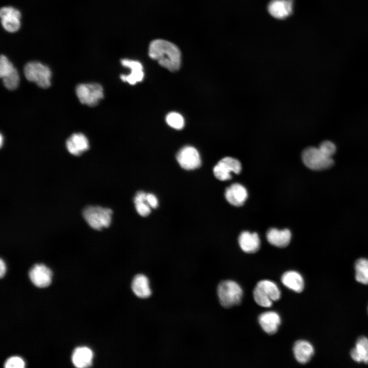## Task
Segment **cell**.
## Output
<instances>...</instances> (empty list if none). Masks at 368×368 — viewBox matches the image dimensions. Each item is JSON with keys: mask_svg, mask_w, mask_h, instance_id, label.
Here are the masks:
<instances>
[{"mask_svg": "<svg viewBox=\"0 0 368 368\" xmlns=\"http://www.w3.org/2000/svg\"><path fill=\"white\" fill-rule=\"evenodd\" d=\"M256 303L263 307H270L273 301L281 297V291L277 284L267 280L259 281L256 286L254 292Z\"/></svg>", "mask_w": 368, "mask_h": 368, "instance_id": "2", "label": "cell"}, {"mask_svg": "<svg viewBox=\"0 0 368 368\" xmlns=\"http://www.w3.org/2000/svg\"><path fill=\"white\" fill-rule=\"evenodd\" d=\"M76 93L80 102L88 106H96L104 97L102 86L96 83L80 84L76 86Z\"/></svg>", "mask_w": 368, "mask_h": 368, "instance_id": "7", "label": "cell"}, {"mask_svg": "<svg viewBox=\"0 0 368 368\" xmlns=\"http://www.w3.org/2000/svg\"><path fill=\"white\" fill-rule=\"evenodd\" d=\"M282 283L289 289L297 293L304 288V279L300 273L295 271H288L282 276Z\"/></svg>", "mask_w": 368, "mask_h": 368, "instance_id": "23", "label": "cell"}, {"mask_svg": "<svg viewBox=\"0 0 368 368\" xmlns=\"http://www.w3.org/2000/svg\"><path fill=\"white\" fill-rule=\"evenodd\" d=\"M176 160L179 166L186 170H195L201 165L198 151L190 146H185L179 150L176 154Z\"/></svg>", "mask_w": 368, "mask_h": 368, "instance_id": "10", "label": "cell"}, {"mask_svg": "<svg viewBox=\"0 0 368 368\" xmlns=\"http://www.w3.org/2000/svg\"><path fill=\"white\" fill-rule=\"evenodd\" d=\"M121 62L122 65L129 68L131 71L129 75L120 76V78L123 81L134 85L143 80L144 73L141 62L128 59H122Z\"/></svg>", "mask_w": 368, "mask_h": 368, "instance_id": "13", "label": "cell"}, {"mask_svg": "<svg viewBox=\"0 0 368 368\" xmlns=\"http://www.w3.org/2000/svg\"><path fill=\"white\" fill-rule=\"evenodd\" d=\"M66 147L72 154L79 156L89 149L87 137L81 133L73 134L66 141Z\"/></svg>", "mask_w": 368, "mask_h": 368, "instance_id": "14", "label": "cell"}, {"mask_svg": "<svg viewBox=\"0 0 368 368\" xmlns=\"http://www.w3.org/2000/svg\"><path fill=\"white\" fill-rule=\"evenodd\" d=\"M293 0H272L268 6L270 14L278 19H283L292 12Z\"/></svg>", "mask_w": 368, "mask_h": 368, "instance_id": "17", "label": "cell"}, {"mask_svg": "<svg viewBox=\"0 0 368 368\" xmlns=\"http://www.w3.org/2000/svg\"><path fill=\"white\" fill-rule=\"evenodd\" d=\"M3 138L2 134H1V137H0V141H0V145H1V147H2V144H3Z\"/></svg>", "mask_w": 368, "mask_h": 368, "instance_id": "32", "label": "cell"}, {"mask_svg": "<svg viewBox=\"0 0 368 368\" xmlns=\"http://www.w3.org/2000/svg\"><path fill=\"white\" fill-rule=\"evenodd\" d=\"M146 200L147 202L151 208L155 209L158 206V199L154 194L152 193H147Z\"/></svg>", "mask_w": 368, "mask_h": 368, "instance_id": "30", "label": "cell"}, {"mask_svg": "<svg viewBox=\"0 0 368 368\" xmlns=\"http://www.w3.org/2000/svg\"><path fill=\"white\" fill-rule=\"evenodd\" d=\"M147 194L144 191L137 192L133 199L135 209L137 213L142 217H146L151 213V207L147 202Z\"/></svg>", "mask_w": 368, "mask_h": 368, "instance_id": "25", "label": "cell"}, {"mask_svg": "<svg viewBox=\"0 0 368 368\" xmlns=\"http://www.w3.org/2000/svg\"><path fill=\"white\" fill-rule=\"evenodd\" d=\"M0 77L8 89L14 90L18 86L20 80L18 73L11 62L4 55L0 57Z\"/></svg>", "mask_w": 368, "mask_h": 368, "instance_id": "8", "label": "cell"}, {"mask_svg": "<svg viewBox=\"0 0 368 368\" xmlns=\"http://www.w3.org/2000/svg\"><path fill=\"white\" fill-rule=\"evenodd\" d=\"M350 354L355 361L368 364V338L364 336L359 337Z\"/></svg>", "mask_w": 368, "mask_h": 368, "instance_id": "24", "label": "cell"}, {"mask_svg": "<svg viewBox=\"0 0 368 368\" xmlns=\"http://www.w3.org/2000/svg\"><path fill=\"white\" fill-rule=\"evenodd\" d=\"M318 148L327 155L332 157L336 152V146L331 142L325 141L323 142Z\"/></svg>", "mask_w": 368, "mask_h": 368, "instance_id": "28", "label": "cell"}, {"mask_svg": "<svg viewBox=\"0 0 368 368\" xmlns=\"http://www.w3.org/2000/svg\"><path fill=\"white\" fill-rule=\"evenodd\" d=\"M166 121L171 127L180 130L184 127L185 120L183 117L176 112H171L166 117Z\"/></svg>", "mask_w": 368, "mask_h": 368, "instance_id": "27", "label": "cell"}, {"mask_svg": "<svg viewBox=\"0 0 368 368\" xmlns=\"http://www.w3.org/2000/svg\"><path fill=\"white\" fill-rule=\"evenodd\" d=\"M302 157L305 166L313 170L327 169L334 164L333 158L327 155L318 147L306 148L303 151Z\"/></svg>", "mask_w": 368, "mask_h": 368, "instance_id": "6", "label": "cell"}, {"mask_svg": "<svg viewBox=\"0 0 368 368\" xmlns=\"http://www.w3.org/2000/svg\"><path fill=\"white\" fill-rule=\"evenodd\" d=\"M131 288L135 295L140 298H147L151 294L149 281L143 274H138L134 277L131 283Z\"/></svg>", "mask_w": 368, "mask_h": 368, "instance_id": "21", "label": "cell"}, {"mask_svg": "<svg viewBox=\"0 0 368 368\" xmlns=\"http://www.w3.org/2000/svg\"><path fill=\"white\" fill-rule=\"evenodd\" d=\"M112 214L110 209L100 206H87L82 213L83 217L89 226L98 231L110 225Z\"/></svg>", "mask_w": 368, "mask_h": 368, "instance_id": "4", "label": "cell"}, {"mask_svg": "<svg viewBox=\"0 0 368 368\" xmlns=\"http://www.w3.org/2000/svg\"><path fill=\"white\" fill-rule=\"evenodd\" d=\"M238 241L242 250L246 253L257 252L260 245V239L256 233L243 232L239 236Z\"/></svg>", "mask_w": 368, "mask_h": 368, "instance_id": "19", "label": "cell"}, {"mask_svg": "<svg viewBox=\"0 0 368 368\" xmlns=\"http://www.w3.org/2000/svg\"><path fill=\"white\" fill-rule=\"evenodd\" d=\"M6 272V265L4 261L1 259L0 261V277L1 278L4 275Z\"/></svg>", "mask_w": 368, "mask_h": 368, "instance_id": "31", "label": "cell"}, {"mask_svg": "<svg viewBox=\"0 0 368 368\" xmlns=\"http://www.w3.org/2000/svg\"><path fill=\"white\" fill-rule=\"evenodd\" d=\"M24 71L28 81L42 88L50 86L52 72L48 66L38 61H30L25 65Z\"/></svg>", "mask_w": 368, "mask_h": 368, "instance_id": "5", "label": "cell"}, {"mask_svg": "<svg viewBox=\"0 0 368 368\" xmlns=\"http://www.w3.org/2000/svg\"><path fill=\"white\" fill-rule=\"evenodd\" d=\"M93 357V352L88 348L78 347L73 353L72 360L77 367H86L91 365Z\"/></svg>", "mask_w": 368, "mask_h": 368, "instance_id": "22", "label": "cell"}, {"mask_svg": "<svg viewBox=\"0 0 368 368\" xmlns=\"http://www.w3.org/2000/svg\"><path fill=\"white\" fill-rule=\"evenodd\" d=\"M1 24L7 32L14 33L17 31L21 25L20 12L11 6H5L0 10Z\"/></svg>", "mask_w": 368, "mask_h": 368, "instance_id": "11", "label": "cell"}, {"mask_svg": "<svg viewBox=\"0 0 368 368\" xmlns=\"http://www.w3.org/2000/svg\"><path fill=\"white\" fill-rule=\"evenodd\" d=\"M258 320L262 329L269 335L275 334L281 323L279 315L274 311H268L261 314Z\"/></svg>", "mask_w": 368, "mask_h": 368, "instance_id": "16", "label": "cell"}, {"mask_svg": "<svg viewBox=\"0 0 368 368\" xmlns=\"http://www.w3.org/2000/svg\"><path fill=\"white\" fill-rule=\"evenodd\" d=\"M293 352L296 360L301 364L308 362L314 355L312 345L307 341L298 340L294 344Z\"/></svg>", "mask_w": 368, "mask_h": 368, "instance_id": "18", "label": "cell"}, {"mask_svg": "<svg viewBox=\"0 0 368 368\" xmlns=\"http://www.w3.org/2000/svg\"><path fill=\"white\" fill-rule=\"evenodd\" d=\"M355 278L357 281L368 285V259L360 258L355 264Z\"/></svg>", "mask_w": 368, "mask_h": 368, "instance_id": "26", "label": "cell"}, {"mask_svg": "<svg viewBox=\"0 0 368 368\" xmlns=\"http://www.w3.org/2000/svg\"><path fill=\"white\" fill-rule=\"evenodd\" d=\"M291 237L290 231L288 229L279 230L277 228L269 229L266 234L268 242L278 247H285L290 243Z\"/></svg>", "mask_w": 368, "mask_h": 368, "instance_id": "20", "label": "cell"}, {"mask_svg": "<svg viewBox=\"0 0 368 368\" xmlns=\"http://www.w3.org/2000/svg\"><path fill=\"white\" fill-rule=\"evenodd\" d=\"M24 366V360L17 356L10 357L5 363V367L6 368H23Z\"/></svg>", "mask_w": 368, "mask_h": 368, "instance_id": "29", "label": "cell"}, {"mask_svg": "<svg viewBox=\"0 0 368 368\" xmlns=\"http://www.w3.org/2000/svg\"><path fill=\"white\" fill-rule=\"evenodd\" d=\"M29 275L30 280L35 286L43 288L51 284L52 272L45 265L36 264L30 269Z\"/></svg>", "mask_w": 368, "mask_h": 368, "instance_id": "12", "label": "cell"}, {"mask_svg": "<svg viewBox=\"0 0 368 368\" xmlns=\"http://www.w3.org/2000/svg\"><path fill=\"white\" fill-rule=\"evenodd\" d=\"M248 196L246 189L242 185L233 183L227 188L225 192V197L227 201L232 205L236 206L242 205Z\"/></svg>", "mask_w": 368, "mask_h": 368, "instance_id": "15", "label": "cell"}, {"mask_svg": "<svg viewBox=\"0 0 368 368\" xmlns=\"http://www.w3.org/2000/svg\"><path fill=\"white\" fill-rule=\"evenodd\" d=\"M241 170V165L238 160L231 157H225L214 167L213 173L216 178L224 181L232 178L231 173L238 174Z\"/></svg>", "mask_w": 368, "mask_h": 368, "instance_id": "9", "label": "cell"}, {"mask_svg": "<svg viewBox=\"0 0 368 368\" xmlns=\"http://www.w3.org/2000/svg\"><path fill=\"white\" fill-rule=\"evenodd\" d=\"M217 293L220 304L226 308L239 305L243 296L240 286L231 280L220 282L218 286Z\"/></svg>", "mask_w": 368, "mask_h": 368, "instance_id": "3", "label": "cell"}, {"mask_svg": "<svg viewBox=\"0 0 368 368\" xmlns=\"http://www.w3.org/2000/svg\"><path fill=\"white\" fill-rule=\"evenodd\" d=\"M148 54L151 58L171 72L177 71L180 68V50L169 41L159 39L152 41L149 47Z\"/></svg>", "mask_w": 368, "mask_h": 368, "instance_id": "1", "label": "cell"}]
</instances>
